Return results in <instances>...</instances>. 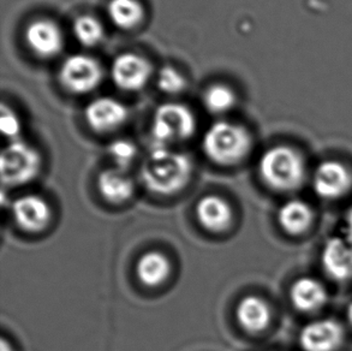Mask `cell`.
I'll return each instance as SVG.
<instances>
[{"label":"cell","mask_w":352,"mask_h":351,"mask_svg":"<svg viewBox=\"0 0 352 351\" xmlns=\"http://www.w3.org/2000/svg\"><path fill=\"white\" fill-rule=\"evenodd\" d=\"M194 171V164L186 153L170 147H153L140 172L141 182L157 195H173L184 189Z\"/></svg>","instance_id":"6da1fadb"},{"label":"cell","mask_w":352,"mask_h":351,"mask_svg":"<svg viewBox=\"0 0 352 351\" xmlns=\"http://www.w3.org/2000/svg\"><path fill=\"white\" fill-rule=\"evenodd\" d=\"M254 138L249 129L230 120H217L206 130L202 149L210 162L232 167L252 152Z\"/></svg>","instance_id":"7a4b0ae2"},{"label":"cell","mask_w":352,"mask_h":351,"mask_svg":"<svg viewBox=\"0 0 352 351\" xmlns=\"http://www.w3.org/2000/svg\"><path fill=\"white\" fill-rule=\"evenodd\" d=\"M258 173L263 183L276 191H292L303 184L307 165L296 148L280 145L268 148L258 160Z\"/></svg>","instance_id":"3957f363"},{"label":"cell","mask_w":352,"mask_h":351,"mask_svg":"<svg viewBox=\"0 0 352 351\" xmlns=\"http://www.w3.org/2000/svg\"><path fill=\"white\" fill-rule=\"evenodd\" d=\"M194 112L181 103H164L154 111L151 125L154 147H170L190 140L196 133Z\"/></svg>","instance_id":"277c9868"},{"label":"cell","mask_w":352,"mask_h":351,"mask_svg":"<svg viewBox=\"0 0 352 351\" xmlns=\"http://www.w3.org/2000/svg\"><path fill=\"white\" fill-rule=\"evenodd\" d=\"M41 169V156L36 148L22 138L10 141L0 158V173L4 187H19L36 178Z\"/></svg>","instance_id":"5b68a950"},{"label":"cell","mask_w":352,"mask_h":351,"mask_svg":"<svg viewBox=\"0 0 352 351\" xmlns=\"http://www.w3.org/2000/svg\"><path fill=\"white\" fill-rule=\"evenodd\" d=\"M105 70L96 58L89 54H72L63 61L58 70V82L72 95H86L100 86Z\"/></svg>","instance_id":"8992f818"},{"label":"cell","mask_w":352,"mask_h":351,"mask_svg":"<svg viewBox=\"0 0 352 351\" xmlns=\"http://www.w3.org/2000/svg\"><path fill=\"white\" fill-rule=\"evenodd\" d=\"M154 75V67L148 58L140 53L124 52L112 61L111 80L117 88L135 93L148 86Z\"/></svg>","instance_id":"52a82bcc"},{"label":"cell","mask_w":352,"mask_h":351,"mask_svg":"<svg viewBox=\"0 0 352 351\" xmlns=\"http://www.w3.org/2000/svg\"><path fill=\"white\" fill-rule=\"evenodd\" d=\"M24 43L40 59H52L62 53L65 45L60 25L50 19H34L24 29Z\"/></svg>","instance_id":"ba28073f"},{"label":"cell","mask_w":352,"mask_h":351,"mask_svg":"<svg viewBox=\"0 0 352 351\" xmlns=\"http://www.w3.org/2000/svg\"><path fill=\"white\" fill-rule=\"evenodd\" d=\"M83 114L87 125L94 133L110 134L128 122L129 109L116 98L99 96L87 105Z\"/></svg>","instance_id":"9c48e42d"},{"label":"cell","mask_w":352,"mask_h":351,"mask_svg":"<svg viewBox=\"0 0 352 351\" xmlns=\"http://www.w3.org/2000/svg\"><path fill=\"white\" fill-rule=\"evenodd\" d=\"M315 194L322 199L333 200L348 193L352 184L351 172L343 162L324 160L315 169L311 178Z\"/></svg>","instance_id":"30bf717a"},{"label":"cell","mask_w":352,"mask_h":351,"mask_svg":"<svg viewBox=\"0 0 352 351\" xmlns=\"http://www.w3.org/2000/svg\"><path fill=\"white\" fill-rule=\"evenodd\" d=\"M343 341V328L332 319L307 323L300 333V345L303 351H336Z\"/></svg>","instance_id":"8fae6325"},{"label":"cell","mask_w":352,"mask_h":351,"mask_svg":"<svg viewBox=\"0 0 352 351\" xmlns=\"http://www.w3.org/2000/svg\"><path fill=\"white\" fill-rule=\"evenodd\" d=\"M14 222L27 233H40L47 228L51 220V209L38 195H24L11 204Z\"/></svg>","instance_id":"7c38bea8"},{"label":"cell","mask_w":352,"mask_h":351,"mask_svg":"<svg viewBox=\"0 0 352 351\" xmlns=\"http://www.w3.org/2000/svg\"><path fill=\"white\" fill-rule=\"evenodd\" d=\"M324 272L338 281L352 278V241L345 237H332L324 244L321 255Z\"/></svg>","instance_id":"4fadbf2b"},{"label":"cell","mask_w":352,"mask_h":351,"mask_svg":"<svg viewBox=\"0 0 352 351\" xmlns=\"http://www.w3.org/2000/svg\"><path fill=\"white\" fill-rule=\"evenodd\" d=\"M196 215L201 225L213 233H221L232 223L231 206L215 195L205 196L197 202Z\"/></svg>","instance_id":"5bb4252c"},{"label":"cell","mask_w":352,"mask_h":351,"mask_svg":"<svg viewBox=\"0 0 352 351\" xmlns=\"http://www.w3.org/2000/svg\"><path fill=\"white\" fill-rule=\"evenodd\" d=\"M329 299L327 290L319 280L303 277L296 280L290 289V299L300 312L310 313L322 308Z\"/></svg>","instance_id":"9a60e30c"},{"label":"cell","mask_w":352,"mask_h":351,"mask_svg":"<svg viewBox=\"0 0 352 351\" xmlns=\"http://www.w3.org/2000/svg\"><path fill=\"white\" fill-rule=\"evenodd\" d=\"M236 317L239 325L248 332H262L271 323V309L266 301L252 295L239 301Z\"/></svg>","instance_id":"2e32d148"},{"label":"cell","mask_w":352,"mask_h":351,"mask_svg":"<svg viewBox=\"0 0 352 351\" xmlns=\"http://www.w3.org/2000/svg\"><path fill=\"white\" fill-rule=\"evenodd\" d=\"M107 16L115 27L130 32L144 22L146 9L140 0H110Z\"/></svg>","instance_id":"e0dca14e"},{"label":"cell","mask_w":352,"mask_h":351,"mask_svg":"<svg viewBox=\"0 0 352 351\" xmlns=\"http://www.w3.org/2000/svg\"><path fill=\"white\" fill-rule=\"evenodd\" d=\"M313 222V211L302 200H290L278 212V223L289 235H300L309 228Z\"/></svg>","instance_id":"ac0fdd59"},{"label":"cell","mask_w":352,"mask_h":351,"mask_svg":"<svg viewBox=\"0 0 352 351\" xmlns=\"http://www.w3.org/2000/svg\"><path fill=\"white\" fill-rule=\"evenodd\" d=\"M98 188L107 201L112 204H120L133 196L135 185L125 171L119 169H109L99 175Z\"/></svg>","instance_id":"d6986e66"},{"label":"cell","mask_w":352,"mask_h":351,"mask_svg":"<svg viewBox=\"0 0 352 351\" xmlns=\"http://www.w3.org/2000/svg\"><path fill=\"white\" fill-rule=\"evenodd\" d=\"M136 273L143 284L157 286L170 277L171 262L162 253L148 252L138 259Z\"/></svg>","instance_id":"ffe728a7"},{"label":"cell","mask_w":352,"mask_h":351,"mask_svg":"<svg viewBox=\"0 0 352 351\" xmlns=\"http://www.w3.org/2000/svg\"><path fill=\"white\" fill-rule=\"evenodd\" d=\"M238 96L234 88L225 83H213L206 88L202 104L206 111L213 116H224L236 107Z\"/></svg>","instance_id":"44dd1931"},{"label":"cell","mask_w":352,"mask_h":351,"mask_svg":"<svg viewBox=\"0 0 352 351\" xmlns=\"http://www.w3.org/2000/svg\"><path fill=\"white\" fill-rule=\"evenodd\" d=\"M72 34L81 46L93 48L105 38V28L100 19L91 14H81L74 21Z\"/></svg>","instance_id":"7402d4cb"},{"label":"cell","mask_w":352,"mask_h":351,"mask_svg":"<svg viewBox=\"0 0 352 351\" xmlns=\"http://www.w3.org/2000/svg\"><path fill=\"white\" fill-rule=\"evenodd\" d=\"M157 86L164 94L177 96L186 92L188 80L183 72L172 65L162 67L157 74Z\"/></svg>","instance_id":"603a6c76"},{"label":"cell","mask_w":352,"mask_h":351,"mask_svg":"<svg viewBox=\"0 0 352 351\" xmlns=\"http://www.w3.org/2000/svg\"><path fill=\"white\" fill-rule=\"evenodd\" d=\"M109 153L113 159L117 169L125 171L138 156V147L129 140L119 138L111 143Z\"/></svg>","instance_id":"cb8c5ba5"},{"label":"cell","mask_w":352,"mask_h":351,"mask_svg":"<svg viewBox=\"0 0 352 351\" xmlns=\"http://www.w3.org/2000/svg\"><path fill=\"white\" fill-rule=\"evenodd\" d=\"M0 128L4 134L5 138L9 141H14L21 138L22 131V122L19 114L14 112L8 105H1L0 109Z\"/></svg>","instance_id":"d4e9b609"},{"label":"cell","mask_w":352,"mask_h":351,"mask_svg":"<svg viewBox=\"0 0 352 351\" xmlns=\"http://www.w3.org/2000/svg\"><path fill=\"white\" fill-rule=\"evenodd\" d=\"M345 237L352 241V209L349 211L345 218Z\"/></svg>","instance_id":"484cf974"},{"label":"cell","mask_w":352,"mask_h":351,"mask_svg":"<svg viewBox=\"0 0 352 351\" xmlns=\"http://www.w3.org/2000/svg\"><path fill=\"white\" fill-rule=\"evenodd\" d=\"M1 351H12L11 350L9 343L6 342L5 339L1 341Z\"/></svg>","instance_id":"4316f807"},{"label":"cell","mask_w":352,"mask_h":351,"mask_svg":"<svg viewBox=\"0 0 352 351\" xmlns=\"http://www.w3.org/2000/svg\"><path fill=\"white\" fill-rule=\"evenodd\" d=\"M346 315H348L349 323H350V325L352 326V302L348 307V313H346Z\"/></svg>","instance_id":"83f0119b"}]
</instances>
